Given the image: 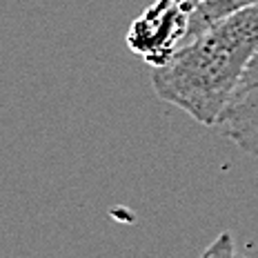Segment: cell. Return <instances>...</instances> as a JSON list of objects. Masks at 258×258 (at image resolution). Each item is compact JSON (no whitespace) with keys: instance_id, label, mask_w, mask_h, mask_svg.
Segmentation results:
<instances>
[{"instance_id":"6","label":"cell","mask_w":258,"mask_h":258,"mask_svg":"<svg viewBox=\"0 0 258 258\" xmlns=\"http://www.w3.org/2000/svg\"><path fill=\"white\" fill-rule=\"evenodd\" d=\"M176 3H178L180 7H182V9H185V12H187V14H191L194 9H196V5L201 3V0H176Z\"/></svg>"},{"instance_id":"1","label":"cell","mask_w":258,"mask_h":258,"mask_svg":"<svg viewBox=\"0 0 258 258\" xmlns=\"http://www.w3.org/2000/svg\"><path fill=\"white\" fill-rule=\"evenodd\" d=\"M258 53V5L209 25L152 69L160 100L178 107L196 122L216 127L245 69Z\"/></svg>"},{"instance_id":"7","label":"cell","mask_w":258,"mask_h":258,"mask_svg":"<svg viewBox=\"0 0 258 258\" xmlns=\"http://www.w3.org/2000/svg\"><path fill=\"white\" fill-rule=\"evenodd\" d=\"M236 258H240V256H236Z\"/></svg>"},{"instance_id":"4","label":"cell","mask_w":258,"mask_h":258,"mask_svg":"<svg viewBox=\"0 0 258 258\" xmlns=\"http://www.w3.org/2000/svg\"><path fill=\"white\" fill-rule=\"evenodd\" d=\"M254 5H258V0H201L196 9L189 14V27H187V36L182 42L203 34L209 25L218 23L236 12H243L247 7H254Z\"/></svg>"},{"instance_id":"3","label":"cell","mask_w":258,"mask_h":258,"mask_svg":"<svg viewBox=\"0 0 258 258\" xmlns=\"http://www.w3.org/2000/svg\"><path fill=\"white\" fill-rule=\"evenodd\" d=\"M216 129L236 147L258 158V53L245 69L232 100L218 118Z\"/></svg>"},{"instance_id":"2","label":"cell","mask_w":258,"mask_h":258,"mask_svg":"<svg viewBox=\"0 0 258 258\" xmlns=\"http://www.w3.org/2000/svg\"><path fill=\"white\" fill-rule=\"evenodd\" d=\"M189 27V14L176 0H156L129 27L127 45L154 67L167 62L182 45Z\"/></svg>"},{"instance_id":"5","label":"cell","mask_w":258,"mask_h":258,"mask_svg":"<svg viewBox=\"0 0 258 258\" xmlns=\"http://www.w3.org/2000/svg\"><path fill=\"white\" fill-rule=\"evenodd\" d=\"M198 258H236V247H234L232 234L229 232L218 234L216 240H214Z\"/></svg>"}]
</instances>
